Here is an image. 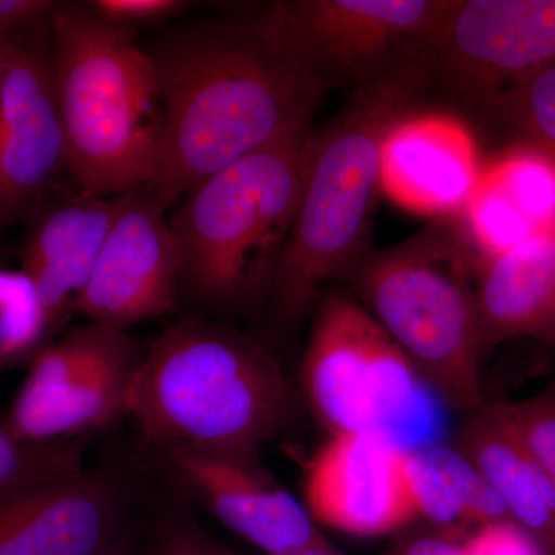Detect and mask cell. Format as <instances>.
<instances>
[{"instance_id": "ac0fdd59", "label": "cell", "mask_w": 555, "mask_h": 555, "mask_svg": "<svg viewBox=\"0 0 555 555\" xmlns=\"http://www.w3.org/2000/svg\"><path fill=\"white\" fill-rule=\"evenodd\" d=\"M470 415L456 433L455 448L494 489L509 520L555 555V494L542 467L500 404Z\"/></svg>"}, {"instance_id": "603a6c76", "label": "cell", "mask_w": 555, "mask_h": 555, "mask_svg": "<svg viewBox=\"0 0 555 555\" xmlns=\"http://www.w3.org/2000/svg\"><path fill=\"white\" fill-rule=\"evenodd\" d=\"M462 215L465 217L467 238L477 248L480 258L505 254L539 235L483 173Z\"/></svg>"}, {"instance_id": "f546056e", "label": "cell", "mask_w": 555, "mask_h": 555, "mask_svg": "<svg viewBox=\"0 0 555 555\" xmlns=\"http://www.w3.org/2000/svg\"><path fill=\"white\" fill-rule=\"evenodd\" d=\"M206 535L195 526L171 525L153 555H204Z\"/></svg>"}, {"instance_id": "30bf717a", "label": "cell", "mask_w": 555, "mask_h": 555, "mask_svg": "<svg viewBox=\"0 0 555 555\" xmlns=\"http://www.w3.org/2000/svg\"><path fill=\"white\" fill-rule=\"evenodd\" d=\"M555 61V0H455L433 47L436 79L486 104Z\"/></svg>"}, {"instance_id": "d6a6232c", "label": "cell", "mask_w": 555, "mask_h": 555, "mask_svg": "<svg viewBox=\"0 0 555 555\" xmlns=\"http://www.w3.org/2000/svg\"><path fill=\"white\" fill-rule=\"evenodd\" d=\"M100 555H134V553L130 550V546L127 545L126 539H122L119 543H116L115 546L109 547V550Z\"/></svg>"}, {"instance_id": "83f0119b", "label": "cell", "mask_w": 555, "mask_h": 555, "mask_svg": "<svg viewBox=\"0 0 555 555\" xmlns=\"http://www.w3.org/2000/svg\"><path fill=\"white\" fill-rule=\"evenodd\" d=\"M50 0H0V36L11 38L47 20L56 9Z\"/></svg>"}, {"instance_id": "52a82bcc", "label": "cell", "mask_w": 555, "mask_h": 555, "mask_svg": "<svg viewBox=\"0 0 555 555\" xmlns=\"http://www.w3.org/2000/svg\"><path fill=\"white\" fill-rule=\"evenodd\" d=\"M302 387L331 436L375 434L406 452L448 436V404L353 295L318 305Z\"/></svg>"}, {"instance_id": "8fae6325", "label": "cell", "mask_w": 555, "mask_h": 555, "mask_svg": "<svg viewBox=\"0 0 555 555\" xmlns=\"http://www.w3.org/2000/svg\"><path fill=\"white\" fill-rule=\"evenodd\" d=\"M167 214L149 189L122 196L89 283L73 305L90 323L124 331L173 308L182 261Z\"/></svg>"}, {"instance_id": "4316f807", "label": "cell", "mask_w": 555, "mask_h": 555, "mask_svg": "<svg viewBox=\"0 0 555 555\" xmlns=\"http://www.w3.org/2000/svg\"><path fill=\"white\" fill-rule=\"evenodd\" d=\"M465 555H547L539 542L511 520L481 526L465 539Z\"/></svg>"}, {"instance_id": "4fadbf2b", "label": "cell", "mask_w": 555, "mask_h": 555, "mask_svg": "<svg viewBox=\"0 0 555 555\" xmlns=\"http://www.w3.org/2000/svg\"><path fill=\"white\" fill-rule=\"evenodd\" d=\"M119 491L80 473L0 494V555H100L122 537Z\"/></svg>"}, {"instance_id": "f1b7e54d", "label": "cell", "mask_w": 555, "mask_h": 555, "mask_svg": "<svg viewBox=\"0 0 555 555\" xmlns=\"http://www.w3.org/2000/svg\"><path fill=\"white\" fill-rule=\"evenodd\" d=\"M390 555H465V539L444 531L411 535L398 542Z\"/></svg>"}, {"instance_id": "9c48e42d", "label": "cell", "mask_w": 555, "mask_h": 555, "mask_svg": "<svg viewBox=\"0 0 555 555\" xmlns=\"http://www.w3.org/2000/svg\"><path fill=\"white\" fill-rule=\"evenodd\" d=\"M67 170L50 17L13 36L0 83V225L38 206Z\"/></svg>"}, {"instance_id": "2e32d148", "label": "cell", "mask_w": 555, "mask_h": 555, "mask_svg": "<svg viewBox=\"0 0 555 555\" xmlns=\"http://www.w3.org/2000/svg\"><path fill=\"white\" fill-rule=\"evenodd\" d=\"M122 196H75L50 210L31 230L22 270L33 281L50 327L89 283Z\"/></svg>"}, {"instance_id": "1f68e13d", "label": "cell", "mask_w": 555, "mask_h": 555, "mask_svg": "<svg viewBox=\"0 0 555 555\" xmlns=\"http://www.w3.org/2000/svg\"><path fill=\"white\" fill-rule=\"evenodd\" d=\"M204 555H238L233 553V551L228 550V547L218 545L214 540L208 539L206 535V540H204Z\"/></svg>"}, {"instance_id": "277c9868", "label": "cell", "mask_w": 555, "mask_h": 555, "mask_svg": "<svg viewBox=\"0 0 555 555\" xmlns=\"http://www.w3.org/2000/svg\"><path fill=\"white\" fill-rule=\"evenodd\" d=\"M50 33L67 171L78 195L115 198L149 189L160 126L149 51L134 30L109 24L87 3L57 2Z\"/></svg>"}, {"instance_id": "5bb4252c", "label": "cell", "mask_w": 555, "mask_h": 555, "mask_svg": "<svg viewBox=\"0 0 555 555\" xmlns=\"http://www.w3.org/2000/svg\"><path fill=\"white\" fill-rule=\"evenodd\" d=\"M481 173L473 134L454 116L409 113L383 141L379 192L414 214H462Z\"/></svg>"}, {"instance_id": "7c38bea8", "label": "cell", "mask_w": 555, "mask_h": 555, "mask_svg": "<svg viewBox=\"0 0 555 555\" xmlns=\"http://www.w3.org/2000/svg\"><path fill=\"white\" fill-rule=\"evenodd\" d=\"M406 462V452L375 434L331 436L306 470V509L343 534H396L418 517Z\"/></svg>"}, {"instance_id": "d6986e66", "label": "cell", "mask_w": 555, "mask_h": 555, "mask_svg": "<svg viewBox=\"0 0 555 555\" xmlns=\"http://www.w3.org/2000/svg\"><path fill=\"white\" fill-rule=\"evenodd\" d=\"M139 358L131 346L57 396L38 403H11L0 426L27 443H56L107 425L126 412Z\"/></svg>"}, {"instance_id": "7402d4cb", "label": "cell", "mask_w": 555, "mask_h": 555, "mask_svg": "<svg viewBox=\"0 0 555 555\" xmlns=\"http://www.w3.org/2000/svg\"><path fill=\"white\" fill-rule=\"evenodd\" d=\"M489 115L506 124L524 139L555 160V61L486 102Z\"/></svg>"}, {"instance_id": "d4e9b609", "label": "cell", "mask_w": 555, "mask_h": 555, "mask_svg": "<svg viewBox=\"0 0 555 555\" xmlns=\"http://www.w3.org/2000/svg\"><path fill=\"white\" fill-rule=\"evenodd\" d=\"M500 408L542 467L555 494V392Z\"/></svg>"}, {"instance_id": "5b68a950", "label": "cell", "mask_w": 555, "mask_h": 555, "mask_svg": "<svg viewBox=\"0 0 555 555\" xmlns=\"http://www.w3.org/2000/svg\"><path fill=\"white\" fill-rule=\"evenodd\" d=\"M343 280L448 406L469 414L486 406L476 262L465 244L425 230L366 251Z\"/></svg>"}, {"instance_id": "8992f818", "label": "cell", "mask_w": 555, "mask_h": 555, "mask_svg": "<svg viewBox=\"0 0 555 555\" xmlns=\"http://www.w3.org/2000/svg\"><path fill=\"white\" fill-rule=\"evenodd\" d=\"M312 126L217 171L173 208L182 283L217 305L272 287L294 228Z\"/></svg>"}, {"instance_id": "3957f363", "label": "cell", "mask_w": 555, "mask_h": 555, "mask_svg": "<svg viewBox=\"0 0 555 555\" xmlns=\"http://www.w3.org/2000/svg\"><path fill=\"white\" fill-rule=\"evenodd\" d=\"M275 358L238 332L201 321L167 328L139 358L126 412L167 452L257 456L294 415Z\"/></svg>"}, {"instance_id": "e0dca14e", "label": "cell", "mask_w": 555, "mask_h": 555, "mask_svg": "<svg viewBox=\"0 0 555 555\" xmlns=\"http://www.w3.org/2000/svg\"><path fill=\"white\" fill-rule=\"evenodd\" d=\"M476 301L485 349L555 331V232L476 262Z\"/></svg>"}, {"instance_id": "44dd1931", "label": "cell", "mask_w": 555, "mask_h": 555, "mask_svg": "<svg viewBox=\"0 0 555 555\" xmlns=\"http://www.w3.org/2000/svg\"><path fill=\"white\" fill-rule=\"evenodd\" d=\"M483 177L524 215L537 233L555 232V160L529 145L500 156Z\"/></svg>"}, {"instance_id": "ba28073f", "label": "cell", "mask_w": 555, "mask_h": 555, "mask_svg": "<svg viewBox=\"0 0 555 555\" xmlns=\"http://www.w3.org/2000/svg\"><path fill=\"white\" fill-rule=\"evenodd\" d=\"M455 0H288L272 3L288 49L328 90L358 87L426 56Z\"/></svg>"}, {"instance_id": "9a60e30c", "label": "cell", "mask_w": 555, "mask_h": 555, "mask_svg": "<svg viewBox=\"0 0 555 555\" xmlns=\"http://www.w3.org/2000/svg\"><path fill=\"white\" fill-rule=\"evenodd\" d=\"M171 463L225 528L269 555L324 545L305 503L258 466L257 456L204 454L175 449Z\"/></svg>"}, {"instance_id": "7a4b0ae2", "label": "cell", "mask_w": 555, "mask_h": 555, "mask_svg": "<svg viewBox=\"0 0 555 555\" xmlns=\"http://www.w3.org/2000/svg\"><path fill=\"white\" fill-rule=\"evenodd\" d=\"M434 80L429 53L358 87L334 119L310 133L297 217L270 287L280 320H299L366 254L383 141Z\"/></svg>"}, {"instance_id": "4dcf8cb0", "label": "cell", "mask_w": 555, "mask_h": 555, "mask_svg": "<svg viewBox=\"0 0 555 555\" xmlns=\"http://www.w3.org/2000/svg\"><path fill=\"white\" fill-rule=\"evenodd\" d=\"M11 42H13V36H11V38H3V36H0V83H2L3 69H5L7 60H9Z\"/></svg>"}, {"instance_id": "484cf974", "label": "cell", "mask_w": 555, "mask_h": 555, "mask_svg": "<svg viewBox=\"0 0 555 555\" xmlns=\"http://www.w3.org/2000/svg\"><path fill=\"white\" fill-rule=\"evenodd\" d=\"M182 0H93L87 7L102 20L119 27L134 28L139 25L158 24L177 16L188 9Z\"/></svg>"}, {"instance_id": "6da1fadb", "label": "cell", "mask_w": 555, "mask_h": 555, "mask_svg": "<svg viewBox=\"0 0 555 555\" xmlns=\"http://www.w3.org/2000/svg\"><path fill=\"white\" fill-rule=\"evenodd\" d=\"M150 56L160 126L149 190L166 211L204 179L312 126L327 91L288 49L272 7L185 25Z\"/></svg>"}, {"instance_id": "ffe728a7", "label": "cell", "mask_w": 555, "mask_h": 555, "mask_svg": "<svg viewBox=\"0 0 555 555\" xmlns=\"http://www.w3.org/2000/svg\"><path fill=\"white\" fill-rule=\"evenodd\" d=\"M408 480L416 516L441 531H463L509 520L502 500L455 447L441 443L408 454Z\"/></svg>"}, {"instance_id": "cb8c5ba5", "label": "cell", "mask_w": 555, "mask_h": 555, "mask_svg": "<svg viewBox=\"0 0 555 555\" xmlns=\"http://www.w3.org/2000/svg\"><path fill=\"white\" fill-rule=\"evenodd\" d=\"M83 470L79 444L27 443L0 426V494Z\"/></svg>"}]
</instances>
